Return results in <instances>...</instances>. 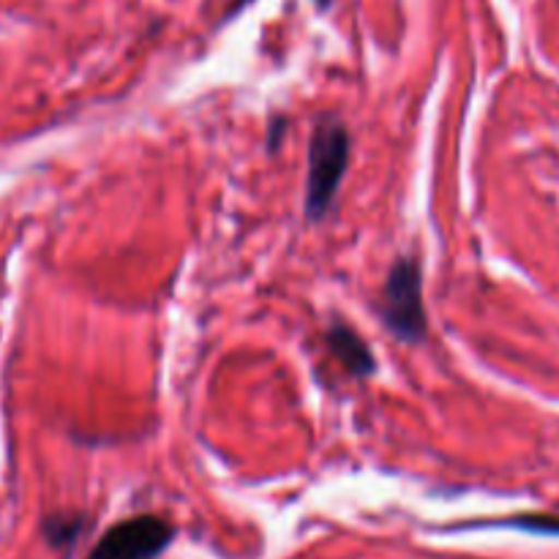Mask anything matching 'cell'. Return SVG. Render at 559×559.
Masks as SVG:
<instances>
[{"instance_id": "obj_1", "label": "cell", "mask_w": 559, "mask_h": 559, "mask_svg": "<svg viewBox=\"0 0 559 559\" xmlns=\"http://www.w3.org/2000/svg\"><path fill=\"white\" fill-rule=\"evenodd\" d=\"M349 153H353V136L347 123L336 115L317 120L309 147V178H306V216L311 222H320L331 211L338 186L347 175Z\"/></svg>"}, {"instance_id": "obj_2", "label": "cell", "mask_w": 559, "mask_h": 559, "mask_svg": "<svg viewBox=\"0 0 559 559\" xmlns=\"http://www.w3.org/2000/svg\"><path fill=\"white\" fill-rule=\"evenodd\" d=\"M380 317L388 331L404 344L426 342V309H424V273L418 257H399L388 271L380 295Z\"/></svg>"}, {"instance_id": "obj_6", "label": "cell", "mask_w": 559, "mask_h": 559, "mask_svg": "<svg viewBox=\"0 0 559 559\" xmlns=\"http://www.w3.org/2000/svg\"><path fill=\"white\" fill-rule=\"evenodd\" d=\"M317 5H320V9H328V5H331V0H317Z\"/></svg>"}, {"instance_id": "obj_5", "label": "cell", "mask_w": 559, "mask_h": 559, "mask_svg": "<svg viewBox=\"0 0 559 559\" xmlns=\"http://www.w3.org/2000/svg\"><path fill=\"white\" fill-rule=\"evenodd\" d=\"M80 533V519H66V516H52L44 522V535L49 538V544L60 546L69 544Z\"/></svg>"}, {"instance_id": "obj_4", "label": "cell", "mask_w": 559, "mask_h": 559, "mask_svg": "<svg viewBox=\"0 0 559 559\" xmlns=\"http://www.w3.org/2000/svg\"><path fill=\"white\" fill-rule=\"evenodd\" d=\"M325 344L333 353V358L344 366L353 377H369L374 374V353L366 347L364 338L344 322H333L325 331Z\"/></svg>"}, {"instance_id": "obj_3", "label": "cell", "mask_w": 559, "mask_h": 559, "mask_svg": "<svg viewBox=\"0 0 559 559\" xmlns=\"http://www.w3.org/2000/svg\"><path fill=\"white\" fill-rule=\"evenodd\" d=\"M173 527L158 516H134L102 535L87 559H156L173 544Z\"/></svg>"}]
</instances>
